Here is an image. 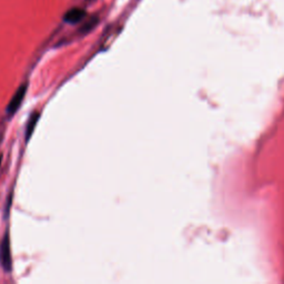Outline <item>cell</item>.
Wrapping results in <instances>:
<instances>
[{
    "mask_svg": "<svg viewBox=\"0 0 284 284\" xmlns=\"http://www.w3.org/2000/svg\"><path fill=\"white\" fill-rule=\"evenodd\" d=\"M2 159H3V156H0V164H2Z\"/></svg>",
    "mask_w": 284,
    "mask_h": 284,
    "instance_id": "cell-5",
    "label": "cell"
},
{
    "mask_svg": "<svg viewBox=\"0 0 284 284\" xmlns=\"http://www.w3.org/2000/svg\"><path fill=\"white\" fill-rule=\"evenodd\" d=\"M0 262L6 271L11 270V253H10V242L8 234L4 238L3 243L0 245Z\"/></svg>",
    "mask_w": 284,
    "mask_h": 284,
    "instance_id": "cell-1",
    "label": "cell"
},
{
    "mask_svg": "<svg viewBox=\"0 0 284 284\" xmlns=\"http://www.w3.org/2000/svg\"><path fill=\"white\" fill-rule=\"evenodd\" d=\"M86 16V11L81 8H73L66 12L63 19L66 22L69 23H77L80 22Z\"/></svg>",
    "mask_w": 284,
    "mask_h": 284,
    "instance_id": "cell-3",
    "label": "cell"
},
{
    "mask_svg": "<svg viewBox=\"0 0 284 284\" xmlns=\"http://www.w3.org/2000/svg\"><path fill=\"white\" fill-rule=\"evenodd\" d=\"M26 91H27V86L22 85V86L18 88V90L15 92V94L12 96V98L9 102L8 107H7V112L9 114L15 113L18 110V109L20 108L21 102H22L25 96H26Z\"/></svg>",
    "mask_w": 284,
    "mask_h": 284,
    "instance_id": "cell-2",
    "label": "cell"
},
{
    "mask_svg": "<svg viewBox=\"0 0 284 284\" xmlns=\"http://www.w3.org/2000/svg\"><path fill=\"white\" fill-rule=\"evenodd\" d=\"M38 120H39V113H38V112L32 113L29 121H28L27 129H26V141H28L30 139V137L32 135V132H34V130H35V127L37 125Z\"/></svg>",
    "mask_w": 284,
    "mask_h": 284,
    "instance_id": "cell-4",
    "label": "cell"
}]
</instances>
